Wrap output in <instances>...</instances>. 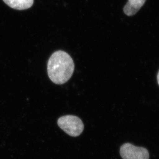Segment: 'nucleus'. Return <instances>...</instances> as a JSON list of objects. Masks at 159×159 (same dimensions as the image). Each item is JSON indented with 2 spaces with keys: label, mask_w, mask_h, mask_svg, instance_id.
Returning <instances> with one entry per match:
<instances>
[{
  "label": "nucleus",
  "mask_w": 159,
  "mask_h": 159,
  "mask_svg": "<svg viewBox=\"0 0 159 159\" xmlns=\"http://www.w3.org/2000/svg\"><path fill=\"white\" fill-rule=\"evenodd\" d=\"M49 78L56 84L67 82L75 70V64L70 56L63 51H57L51 56L48 62Z\"/></svg>",
  "instance_id": "f257e3e1"
},
{
  "label": "nucleus",
  "mask_w": 159,
  "mask_h": 159,
  "mask_svg": "<svg viewBox=\"0 0 159 159\" xmlns=\"http://www.w3.org/2000/svg\"><path fill=\"white\" fill-rule=\"evenodd\" d=\"M57 124L60 128L72 137L79 136L84 130V124L78 117L66 115L58 119Z\"/></svg>",
  "instance_id": "f03ea898"
},
{
  "label": "nucleus",
  "mask_w": 159,
  "mask_h": 159,
  "mask_svg": "<svg viewBox=\"0 0 159 159\" xmlns=\"http://www.w3.org/2000/svg\"><path fill=\"white\" fill-rule=\"evenodd\" d=\"M120 154L122 159H149V154L147 149L136 147L130 143L121 146Z\"/></svg>",
  "instance_id": "7ed1b4c3"
},
{
  "label": "nucleus",
  "mask_w": 159,
  "mask_h": 159,
  "mask_svg": "<svg viewBox=\"0 0 159 159\" xmlns=\"http://www.w3.org/2000/svg\"><path fill=\"white\" fill-rule=\"evenodd\" d=\"M146 0H128L124 8V11L129 16L134 15L145 3Z\"/></svg>",
  "instance_id": "20e7f679"
},
{
  "label": "nucleus",
  "mask_w": 159,
  "mask_h": 159,
  "mask_svg": "<svg viewBox=\"0 0 159 159\" xmlns=\"http://www.w3.org/2000/svg\"><path fill=\"white\" fill-rule=\"evenodd\" d=\"M10 7L17 10H25L31 7L34 0H3Z\"/></svg>",
  "instance_id": "39448f33"
},
{
  "label": "nucleus",
  "mask_w": 159,
  "mask_h": 159,
  "mask_svg": "<svg viewBox=\"0 0 159 159\" xmlns=\"http://www.w3.org/2000/svg\"><path fill=\"white\" fill-rule=\"evenodd\" d=\"M157 78H158V84H159V72H158V76H157Z\"/></svg>",
  "instance_id": "423d86ee"
}]
</instances>
